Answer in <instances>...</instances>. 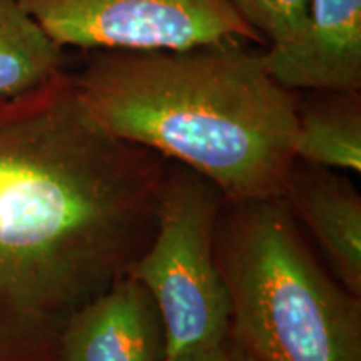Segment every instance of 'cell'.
Instances as JSON below:
<instances>
[{"label": "cell", "mask_w": 361, "mask_h": 361, "mask_svg": "<svg viewBox=\"0 0 361 361\" xmlns=\"http://www.w3.org/2000/svg\"><path fill=\"white\" fill-rule=\"evenodd\" d=\"M263 37L266 49L284 51L303 39L310 0H226Z\"/></svg>", "instance_id": "cell-11"}, {"label": "cell", "mask_w": 361, "mask_h": 361, "mask_svg": "<svg viewBox=\"0 0 361 361\" xmlns=\"http://www.w3.org/2000/svg\"><path fill=\"white\" fill-rule=\"evenodd\" d=\"M64 67V47L17 0H0V99L35 92L66 72Z\"/></svg>", "instance_id": "cell-10"}, {"label": "cell", "mask_w": 361, "mask_h": 361, "mask_svg": "<svg viewBox=\"0 0 361 361\" xmlns=\"http://www.w3.org/2000/svg\"><path fill=\"white\" fill-rule=\"evenodd\" d=\"M59 361H162L159 313L141 283L128 276L80 308L62 329Z\"/></svg>", "instance_id": "cell-6"}, {"label": "cell", "mask_w": 361, "mask_h": 361, "mask_svg": "<svg viewBox=\"0 0 361 361\" xmlns=\"http://www.w3.org/2000/svg\"><path fill=\"white\" fill-rule=\"evenodd\" d=\"M261 59L284 89L361 92V0H310L303 39Z\"/></svg>", "instance_id": "cell-7"}, {"label": "cell", "mask_w": 361, "mask_h": 361, "mask_svg": "<svg viewBox=\"0 0 361 361\" xmlns=\"http://www.w3.org/2000/svg\"><path fill=\"white\" fill-rule=\"evenodd\" d=\"M61 47L82 51L264 44L226 0H17Z\"/></svg>", "instance_id": "cell-5"}, {"label": "cell", "mask_w": 361, "mask_h": 361, "mask_svg": "<svg viewBox=\"0 0 361 361\" xmlns=\"http://www.w3.org/2000/svg\"><path fill=\"white\" fill-rule=\"evenodd\" d=\"M283 201L303 221L335 278L361 298V196L338 171L293 162Z\"/></svg>", "instance_id": "cell-8"}, {"label": "cell", "mask_w": 361, "mask_h": 361, "mask_svg": "<svg viewBox=\"0 0 361 361\" xmlns=\"http://www.w3.org/2000/svg\"><path fill=\"white\" fill-rule=\"evenodd\" d=\"M168 164L107 134L69 72L0 117V361H59L67 322L151 241Z\"/></svg>", "instance_id": "cell-1"}, {"label": "cell", "mask_w": 361, "mask_h": 361, "mask_svg": "<svg viewBox=\"0 0 361 361\" xmlns=\"http://www.w3.org/2000/svg\"><path fill=\"white\" fill-rule=\"evenodd\" d=\"M186 361H258L247 351L234 341L231 335H228L214 348L204 351V353L192 356Z\"/></svg>", "instance_id": "cell-12"}, {"label": "cell", "mask_w": 361, "mask_h": 361, "mask_svg": "<svg viewBox=\"0 0 361 361\" xmlns=\"http://www.w3.org/2000/svg\"><path fill=\"white\" fill-rule=\"evenodd\" d=\"M295 156L333 171H361V92L308 90L298 94Z\"/></svg>", "instance_id": "cell-9"}, {"label": "cell", "mask_w": 361, "mask_h": 361, "mask_svg": "<svg viewBox=\"0 0 361 361\" xmlns=\"http://www.w3.org/2000/svg\"><path fill=\"white\" fill-rule=\"evenodd\" d=\"M17 99H0V117H4L8 111L12 109V106L16 104Z\"/></svg>", "instance_id": "cell-13"}, {"label": "cell", "mask_w": 361, "mask_h": 361, "mask_svg": "<svg viewBox=\"0 0 361 361\" xmlns=\"http://www.w3.org/2000/svg\"><path fill=\"white\" fill-rule=\"evenodd\" d=\"M223 204L214 184L169 162L156 231L128 273L159 313L162 361H186L229 335V296L214 251Z\"/></svg>", "instance_id": "cell-4"}, {"label": "cell", "mask_w": 361, "mask_h": 361, "mask_svg": "<svg viewBox=\"0 0 361 361\" xmlns=\"http://www.w3.org/2000/svg\"><path fill=\"white\" fill-rule=\"evenodd\" d=\"M72 79L107 134L192 169L224 201L283 197L300 92L271 78L246 42L92 51Z\"/></svg>", "instance_id": "cell-2"}, {"label": "cell", "mask_w": 361, "mask_h": 361, "mask_svg": "<svg viewBox=\"0 0 361 361\" xmlns=\"http://www.w3.org/2000/svg\"><path fill=\"white\" fill-rule=\"evenodd\" d=\"M229 335L258 361H361V298L314 259L283 201H224L214 239Z\"/></svg>", "instance_id": "cell-3"}]
</instances>
